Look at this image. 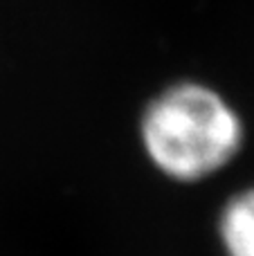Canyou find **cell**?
<instances>
[{"mask_svg":"<svg viewBox=\"0 0 254 256\" xmlns=\"http://www.w3.org/2000/svg\"><path fill=\"white\" fill-rule=\"evenodd\" d=\"M140 146L162 178L198 184L223 173L246 146V124L212 86L180 81L158 92L140 115Z\"/></svg>","mask_w":254,"mask_h":256,"instance_id":"cell-1","label":"cell"},{"mask_svg":"<svg viewBox=\"0 0 254 256\" xmlns=\"http://www.w3.org/2000/svg\"><path fill=\"white\" fill-rule=\"evenodd\" d=\"M216 238L223 256H254V184L234 191L220 204Z\"/></svg>","mask_w":254,"mask_h":256,"instance_id":"cell-2","label":"cell"}]
</instances>
